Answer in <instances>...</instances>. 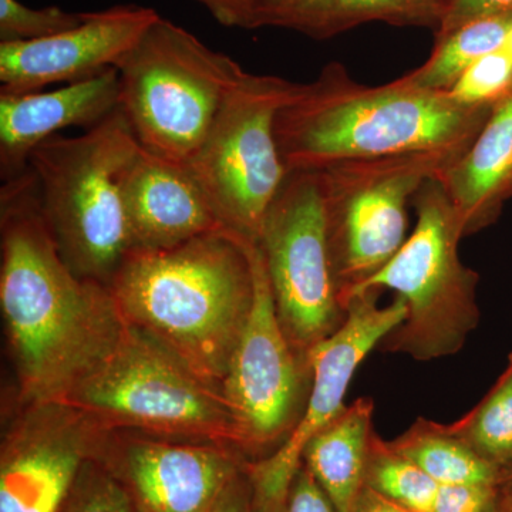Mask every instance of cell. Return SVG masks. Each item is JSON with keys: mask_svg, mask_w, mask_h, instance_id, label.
Instances as JSON below:
<instances>
[{"mask_svg": "<svg viewBox=\"0 0 512 512\" xmlns=\"http://www.w3.org/2000/svg\"><path fill=\"white\" fill-rule=\"evenodd\" d=\"M501 485H440L433 512H494Z\"/></svg>", "mask_w": 512, "mask_h": 512, "instance_id": "obj_28", "label": "cell"}, {"mask_svg": "<svg viewBox=\"0 0 512 512\" xmlns=\"http://www.w3.org/2000/svg\"><path fill=\"white\" fill-rule=\"evenodd\" d=\"M380 292L369 289L353 295L346 303L348 318L342 328L308 353L312 386L301 420L274 454L245 464L254 512H285L306 444L345 410L356 370L403 322V299L397 296L390 305L379 306Z\"/></svg>", "mask_w": 512, "mask_h": 512, "instance_id": "obj_12", "label": "cell"}, {"mask_svg": "<svg viewBox=\"0 0 512 512\" xmlns=\"http://www.w3.org/2000/svg\"><path fill=\"white\" fill-rule=\"evenodd\" d=\"M494 106H464L448 94L400 82L357 83L330 63L311 83H299L276 117L286 171H322L350 160L444 153L461 157Z\"/></svg>", "mask_w": 512, "mask_h": 512, "instance_id": "obj_2", "label": "cell"}, {"mask_svg": "<svg viewBox=\"0 0 512 512\" xmlns=\"http://www.w3.org/2000/svg\"><path fill=\"white\" fill-rule=\"evenodd\" d=\"M131 251H158L225 229L187 165L140 147L121 174Z\"/></svg>", "mask_w": 512, "mask_h": 512, "instance_id": "obj_16", "label": "cell"}, {"mask_svg": "<svg viewBox=\"0 0 512 512\" xmlns=\"http://www.w3.org/2000/svg\"><path fill=\"white\" fill-rule=\"evenodd\" d=\"M365 487L410 512H433L440 485L390 441L373 433Z\"/></svg>", "mask_w": 512, "mask_h": 512, "instance_id": "obj_24", "label": "cell"}, {"mask_svg": "<svg viewBox=\"0 0 512 512\" xmlns=\"http://www.w3.org/2000/svg\"><path fill=\"white\" fill-rule=\"evenodd\" d=\"M511 194H512V191H511Z\"/></svg>", "mask_w": 512, "mask_h": 512, "instance_id": "obj_37", "label": "cell"}, {"mask_svg": "<svg viewBox=\"0 0 512 512\" xmlns=\"http://www.w3.org/2000/svg\"><path fill=\"white\" fill-rule=\"evenodd\" d=\"M464 237L490 227L512 197V90L463 156L439 174Z\"/></svg>", "mask_w": 512, "mask_h": 512, "instance_id": "obj_18", "label": "cell"}, {"mask_svg": "<svg viewBox=\"0 0 512 512\" xmlns=\"http://www.w3.org/2000/svg\"><path fill=\"white\" fill-rule=\"evenodd\" d=\"M504 50L512 57V25L510 30H508L507 39H505Z\"/></svg>", "mask_w": 512, "mask_h": 512, "instance_id": "obj_35", "label": "cell"}, {"mask_svg": "<svg viewBox=\"0 0 512 512\" xmlns=\"http://www.w3.org/2000/svg\"><path fill=\"white\" fill-rule=\"evenodd\" d=\"M457 156L416 153L343 161L319 171L343 308L406 242L407 207Z\"/></svg>", "mask_w": 512, "mask_h": 512, "instance_id": "obj_9", "label": "cell"}, {"mask_svg": "<svg viewBox=\"0 0 512 512\" xmlns=\"http://www.w3.org/2000/svg\"><path fill=\"white\" fill-rule=\"evenodd\" d=\"M59 512H138L126 488L96 457L83 464Z\"/></svg>", "mask_w": 512, "mask_h": 512, "instance_id": "obj_25", "label": "cell"}, {"mask_svg": "<svg viewBox=\"0 0 512 512\" xmlns=\"http://www.w3.org/2000/svg\"><path fill=\"white\" fill-rule=\"evenodd\" d=\"M258 244L282 329L293 349L308 359L348 318L330 255L319 171L288 174Z\"/></svg>", "mask_w": 512, "mask_h": 512, "instance_id": "obj_10", "label": "cell"}, {"mask_svg": "<svg viewBox=\"0 0 512 512\" xmlns=\"http://www.w3.org/2000/svg\"><path fill=\"white\" fill-rule=\"evenodd\" d=\"M501 487L505 488V490L512 491V470L505 474Z\"/></svg>", "mask_w": 512, "mask_h": 512, "instance_id": "obj_36", "label": "cell"}, {"mask_svg": "<svg viewBox=\"0 0 512 512\" xmlns=\"http://www.w3.org/2000/svg\"><path fill=\"white\" fill-rule=\"evenodd\" d=\"M412 204L417 215L412 234L353 295L369 289L396 292L406 303V316L377 349L429 362L456 355L477 329L480 278L458 255L466 237L439 175L421 185Z\"/></svg>", "mask_w": 512, "mask_h": 512, "instance_id": "obj_7", "label": "cell"}, {"mask_svg": "<svg viewBox=\"0 0 512 512\" xmlns=\"http://www.w3.org/2000/svg\"><path fill=\"white\" fill-rule=\"evenodd\" d=\"M249 255L254 302L221 390L238 421L242 454L256 461L274 454L301 420L312 369L279 322L259 244H249Z\"/></svg>", "mask_w": 512, "mask_h": 512, "instance_id": "obj_11", "label": "cell"}, {"mask_svg": "<svg viewBox=\"0 0 512 512\" xmlns=\"http://www.w3.org/2000/svg\"><path fill=\"white\" fill-rule=\"evenodd\" d=\"M96 458L126 488L138 512H211L248 461L224 444L114 431Z\"/></svg>", "mask_w": 512, "mask_h": 512, "instance_id": "obj_14", "label": "cell"}, {"mask_svg": "<svg viewBox=\"0 0 512 512\" xmlns=\"http://www.w3.org/2000/svg\"><path fill=\"white\" fill-rule=\"evenodd\" d=\"M448 426L478 456L500 468L503 476L512 470V353L484 399Z\"/></svg>", "mask_w": 512, "mask_h": 512, "instance_id": "obj_23", "label": "cell"}, {"mask_svg": "<svg viewBox=\"0 0 512 512\" xmlns=\"http://www.w3.org/2000/svg\"><path fill=\"white\" fill-rule=\"evenodd\" d=\"M512 90V57L505 50L477 60L448 92L464 106H495Z\"/></svg>", "mask_w": 512, "mask_h": 512, "instance_id": "obj_27", "label": "cell"}, {"mask_svg": "<svg viewBox=\"0 0 512 512\" xmlns=\"http://www.w3.org/2000/svg\"><path fill=\"white\" fill-rule=\"evenodd\" d=\"M140 150L123 111L82 136H55L29 158L43 214L66 264L106 286L131 251L121 174Z\"/></svg>", "mask_w": 512, "mask_h": 512, "instance_id": "obj_4", "label": "cell"}, {"mask_svg": "<svg viewBox=\"0 0 512 512\" xmlns=\"http://www.w3.org/2000/svg\"><path fill=\"white\" fill-rule=\"evenodd\" d=\"M298 86L282 77L245 73L187 165L225 229L255 244L288 177L275 123Z\"/></svg>", "mask_w": 512, "mask_h": 512, "instance_id": "obj_8", "label": "cell"}, {"mask_svg": "<svg viewBox=\"0 0 512 512\" xmlns=\"http://www.w3.org/2000/svg\"><path fill=\"white\" fill-rule=\"evenodd\" d=\"M375 403L360 397L319 431L302 454V464L318 481L338 512H350L365 487Z\"/></svg>", "mask_w": 512, "mask_h": 512, "instance_id": "obj_20", "label": "cell"}, {"mask_svg": "<svg viewBox=\"0 0 512 512\" xmlns=\"http://www.w3.org/2000/svg\"><path fill=\"white\" fill-rule=\"evenodd\" d=\"M512 15V0H447L437 37H443L474 20Z\"/></svg>", "mask_w": 512, "mask_h": 512, "instance_id": "obj_29", "label": "cell"}, {"mask_svg": "<svg viewBox=\"0 0 512 512\" xmlns=\"http://www.w3.org/2000/svg\"><path fill=\"white\" fill-rule=\"evenodd\" d=\"M249 244L221 229L173 248L134 249L109 285L128 325L220 390L254 302Z\"/></svg>", "mask_w": 512, "mask_h": 512, "instance_id": "obj_3", "label": "cell"}, {"mask_svg": "<svg viewBox=\"0 0 512 512\" xmlns=\"http://www.w3.org/2000/svg\"><path fill=\"white\" fill-rule=\"evenodd\" d=\"M285 512H338L305 466L299 468L289 491Z\"/></svg>", "mask_w": 512, "mask_h": 512, "instance_id": "obj_30", "label": "cell"}, {"mask_svg": "<svg viewBox=\"0 0 512 512\" xmlns=\"http://www.w3.org/2000/svg\"><path fill=\"white\" fill-rule=\"evenodd\" d=\"M494 512H512V493L501 487V497Z\"/></svg>", "mask_w": 512, "mask_h": 512, "instance_id": "obj_34", "label": "cell"}, {"mask_svg": "<svg viewBox=\"0 0 512 512\" xmlns=\"http://www.w3.org/2000/svg\"><path fill=\"white\" fill-rule=\"evenodd\" d=\"M84 13L57 6L33 9L19 0H0V43L33 42L79 26Z\"/></svg>", "mask_w": 512, "mask_h": 512, "instance_id": "obj_26", "label": "cell"}, {"mask_svg": "<svg viewBox=\"0 0 512 512\" xmlns=\"http://www.w3.org/2000/svg\"><path fill=\"white\" fill-rule=\"evenodd\" d=\"M512 15L474 20L443 37H437L429 59L400 82L421 92L447 94L481 57L503 50Z\"/></svg>", "mask_w": 512, "mask_h": 512, "instance_id": "obj_22", "label": "cell"}, {"mask_svg": "<svg viewBox=\"0 0 512 512\" xmlns=\"http://www.w3.org/2000/svg\"><path fill=\"white\" fill-rule=\"evenodd\" d=\"M59 402L89 414L109 431L224 444L242 454L241 431L224 393L127 322L109 355Z\"/></svg>", "mask_w": 512, "mask_h": 512, "instance_id": "obj_5", "label": "cell"}, {"mask_svg": "<svg viewBox=\"0 0 512 512\" xmlns=\"http://www.w3.org/2000/svg\"><path fill=\"white\" fill-rule=\"evenodd\" d=\"M120 109L116 67L50 92L0 94V173L18 177L40 144L70 127L86 130Z\"/></svg>", "mask_w": 512, "mask_h": 512, "instance_id": "obj_17", "label": "cell"}, {"mask_svg": "<svg viewBox=\"0 0 512 512\" xmlns=\"http://www.w3.org/2000/svg\"><path fill=\"white\" fill-rule=\"evenodd\" d=\"M211 512H254L251 484H249L247 473H245V467L239 476L229 484L227 491Z\"/></svg>", "mask_w": 512, "mask_h": 512, "instance_id": "obj_32", "label": "cell"}, {"mask_svg": "<svg viewBox=\"0 0 512 512\" xmlns=\"http://www.w3.org/2000/svg\"><path fill=\"white\" fill-rule=\"evenodd\" d=\"M350 512H410L406 508L400 507V505L392 503V501L386 500L370 490V488L363 487L359 495L352 505Z\"/></svg>", "mask_w": 512, "mask_h": 512, "instance_id": "obj_33", "label": "cell"}, {"mask_svg": "<svg viewBox=\"0 0 512 512\" xmlns=\"http://www.w3.org/2000/svg\"><path fill=\"white\" fill-rule=\"evenodd\" d=\"M116 69L120 110L138 144L180 165L190 164L228 94L247 73L231 57L163 18Z\"/></svg>", "mask_w": 512, "mask_h": 512, "instance_id": "obj_6", "label": "cell"}, {"mask_svg": "<svg viewBox=\"0 0 512 512\" xmlns=\"http://www.w3.org/2000/svg\"><path fill=\"white\" fill-rule=\"evenodd\" d=\"M0 305L15 357L20 402H59L109 355L123 319L109 286L64 261L28 168L0 190Z\"/></svg>", "mask_w": 512, "mask_h": 512, "instance_id": "obj_1", "label": "cell"}, {"mask_svg": "<svg viewBox=\"0 0 512 512\" xmlns=\"http://www.w3.org/2000/svg\"><path fill=\"white\" fill-rule=\"evenodd\" d=\"M160 18L151 8L114 6L84 13L79 26L56 36L0 43V94L40 92L116 67Z\"/></svg>", "mask_w": 512, "mask_h": 512, "instance_id": "obj_15", "label": "cell"}, {"mask_svg": "<svg viewBox=\"0 0 512 512\" xmlns=\"http://www.w3.org/2000/svg\"><path fill=\"white\" fill-rule=\"evenodd\" d=\"M109 433L70 404H25L2 441L0 512H59Z\"/></svg>", "mask_w": 512, "mask_h": 512, "instance_id": "obj_13", "label": "cell"}, {"mask_svg": "<svg viewBox=\"0 0 512 512\" xmlns=\"http://www.w3.org/2000/svg\"><path fill=\"white\" fill-rule=\"evenodd\" d=\"M227 28L256 29L261 0H197Z\"/></svg>", "mask_w": 512, "mask_h": 512, "instance_id": "obj_31", "label": "cell"}, {"mask_svg": "<svg viewBox=\"0 0 512 512\" xmlns=\"http://www.w3.org/2000/svg\"><path fill=\"white\" fill-rule=\"evenodd\" d=\"M447 0H261L256 29L271 26L330 39L366 25L420 26L436 32Z\"/></svg>", "mask_w": 512, "mask_h": 512, "instance_id": "obj_19", "label": "cell"}, {"mask_svg": "<svg viewBox=\"0 0 512 512\" xmlns=\"http://www.w3.org/2000/svg\"><path fill=\"white\" fill-rule=\"evenodd\" d=\"M390 444L439 485L503 483L500 468L478 456L448 424L419 417Z\"/></svg>", "mask_w": 512, "mask_h": 512, "instance_id": "obj_21", "label": "cell"}]
</instances>
